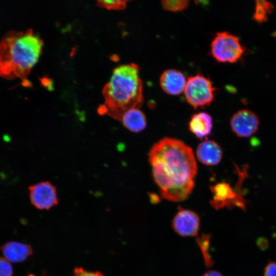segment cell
Returning <instances> with one entry per match:
<instances>
[{
    "label": "cell",
    "instance_id": "cell-20",
    "mask_svg": "<svg viewBox=\"0 0 276 276\" xmlns=\"http://www.w3.org/2000/svg\"><path fill=\"white\" fill-rule=\"evenodd\" d=\"M74 276H104L101 272L88 271L80 267L74 269Z\"/></svg>",
    "mask_w": 276,
    "mask_h": 276
},
{
    "label": "cell",
    "instance_id": "cell-18",
    "mask_svg": "<svg viewBox=\"0 0 276 276\" xmlns=\"http://www.w3.org/2000/svg\"><path fill=\"white\" fill-rule=\"evenodd\" d=\"M127 1H98L97 5L102 8L109 10H120L126 8Z\"/></svg>",
    "mask_w": 276,
    "mask_h": 276
},
{
    "label": "cell",
    "instance_id": "cell-4",
    "mask_svg": "<svg viewBox=\"0 0 276 276\" xmlns=\"http://www.w3.org/2000/svg\"><path fill=\"white\" fill-rule=\"evenodd\" d=\"M244 51L239 39L228 32H218L211 43L212 55L219 62H235Z\"/></svg>",
    "mask_w": 276,
    "mask_h": 276
},
{
    "label": "cell",
    "instance_id": "cell-9",
    "mask_svg": "<svg viewBox=\"0 0 276 276\" xmlns=\"http://www.w3.org/2000/svg\"><path fill=\"white\" fill-rule=\"evenodd\" d=\"M200 220L194 212L179 208L172 221V227L178 235L183 237L194 236L198 233Z\"/></svg>",
    "mask_w": 276,
    "mask_h": 276
},
{
    "label": "cell",
    "instance_id": "cell-15",
    "mask_svg": "<svg viewBox=\"0 0 276 276\" xmlns=\"http://www.w3.org/2000/svg\"><path fill=\"white\" fill-rule=\"evenodd\" d=\"M273 7L271 3L266 1H256L255 12L253 18L257 21L261 22L268 19Z\"/></svg>",
    "mask_w": 276,
    "mask_h": 276
},
{
    "label": "cell",
    "instance_id": "cell-11",
    "mask_svg": "<svg viewBox=\"0 0 276 276\" xmlns=\"http://www.w3.org/2000/svg\"><path fill=\"white\" fill-rule=\"evenodd\" d=\"M196 157L201 163L208 166L217 165L222 157V150L215 141L205 140L199 144L196 151Z\"/></svg>",
    "mask_w": 276,
    "mask_h": 276
},
{
    "label": "cell",
    "instance_id": "cell-21",
    "mask_svg": "<svg viewBox=\"0 0 276 276\" xmlns=\"http://www.w3.org/2000/svg\"><path fill=\"white\" fill-rule=\"evenodd\" d=\"M264 276H276V262H268L264 268Z\"/></svg>",
    "mask_w": 276,
    "mask_h": 276
},
{
    "label": "cell",
    "instance_id": "cell-23",
    "mask_svg": "<svg viewBox=\"0 0 276 276\" xmlns=\"http://www.w3.org/2000/svg\"><path fill=\"white\" fill-rule=\"evenodd\" d=\"M202 276H223L221 273L215 270H209Z\"/></svg>",
    "mask_w": 276,
    "mask_h": 276
},
{
    "label": "cell",
    "instance_id": "cell-16",
    "mask_svg": "<svg viewBox=\"0 0 276 276\" xmlns=\"http://www.w3.org/2000/svg\"><path fill=\"white\" fill-rule=\"evenodd\" d=\"M210 240V235L206 234H202L201 237L197 239V242L201 250L204 263L207 267L211 266L213 263L209 252Z\"/></svg>",
    "mask_w": 276,
    "mask_h": 276
},
{
    "label": "cell",
    "instance_id": "cell-6",
    "mask_svg": "<svg viewBox=\"0 0 276 276\" xmlns=\"http://www.w3.org/2000/svg\"><path fill=\"white\" fill-rule=\"evenodd\" d=\"M31 203L39 210H49L58 203L56 189L49 181H42L30 186Z\"/></svg>",
    "mask_w": 276,
    "mask_h": 276
},
{
    "label": "cell",
    "instance_id": "cell-5",
    "mask_svg": "<svg viewBox=\"0 0 276 276\" xmlns=\"http://www.w3.org/2000/svg\"><path fill=\"white\" fill-rule=\"evenodd\" d=\"M215 90L209 78L198 74L187 79L184 94L187 102L196 109L209 105Z\"/></svg>",
    "mask_w": 276,
    "mask_h": 276
},
{
    "label": "cell",
    "instance_id": "cell-19",
    "mask_svg": "<svg viewBox=\"0 0 276 276\" xmlns=\"http://www.w3.org/2000/svg\"><path fill=\"white\" fill-rule=\"evenodd\" d=\"M13 268L9 261L0 257V276H12Z\"/></svg>",
    "mask_w": 276,
    "mask_h": 276
},
{
    "label": "cell",
    "instance_id": "cell-8",
    "mask_svg": "<svg viewBox=\"0 0 276 276\" xmlns=\"http://www.w3.org/2000/svg\"><path fill=\"white\" fill-rule=\"evenodd\" d=\"M259 120L257 115L248 109L236 112L231 120L233 131L238 136L247 137L254 134L258 129Z\"/></svg>",
    "mask_w": 276,
    "mask_h": 276
},
{
    "label": "cell",
    "instance_id": "cell-13",
    "mask_svg": "<svg viewBox=\"0 0 276 276\" xmlns=\"http://www.w3.org/2000/svg\"><path fill=\"white\" fill-rule=\"evenodd\" d=\"M212 118L206 112H201L193 115L189 122V129L198 138L209 136L212 131Z\"/></svg>",
    "mask_w": 276,
    "mask_h": 276
},
{
    "label": "cell",
    "instance_id": "cell-12",
    "mask_svg": "<svg viewBox=\"0 0 276 276\" xmlns=\"http://www.w3.org/2000/svg\"><path fill=\"white\" fill-rule=\"evenodd\" d=\"M1 249L5 259L14 263L25 261L33 252L30 245L15 241L5 243Z\"/></svg>",
    "mask_w": 276,
    "mask_h": 276
},
{
    "label": "cell",
    "instance_id": "cell-14",
    "mask_svg": "<svg viewBox=\"0 0 276 276\" xmlns=\"http://www.w3.org/2000/svg\"><path fill=\"white\" fill-rule=\"evenodd\" d=\"M120 121L129 130L138 132L146 126V119L144 113L139 108H133L125 112Z\"/></svg>",
    "mask_w": 276,
    "mask_h": 276
},
{
    "label": "cell",
    "instance_id": "cell-24",
    "mask_svg": "<svg viewBox=\"0 0 276 276\" xmlns=\"http://www.w3.org/2000/svg\"><path fill=\"white\" fill-rule=\"evenodd\" d=\"M41 276H44V275H41Z\"/></svg>",
    "mask_w": 276,
    "mask_h": 276
},
{
    "label": "cell",
    "instance_id": "cell-1",
    "mask_svg": "<svg viewBox=\"0 0 276 276\" xmlns=\"http://www.w3.org/2000/svg\"><path fill=\"white\" fill-rule=\"evenodd\" d=\"M149 161L163 198L179 202L189 196L197 172L191 147L180 140L166 137L151 147Z\"/></svg>",
    "mask_w": 276,
    "mask_h": 276
},
{
    "label": "cell",
    "instance_id": "cell-2",
    "mask_svg": "<svg viewBox=\"0 0 276 276\" xmlns=\"http://www.w3.org/2000/svg\"><path fill=\"white\" fill-rule=\"evenodd\" d=\"M43 41L32 29L10 31L0 41V76L7 79L27 78L38 61Z\"/></svg>",
    "mask_w": 276,
    "mask_h": 276
},
{
    "label": "cell",
    "instance_id": "cell-22",
    "mask_svg": "<svg viewBox=\"0 0 276 276\" xmlns=\"http://www.w3.org/2000/svg\"><path fill=\"white\" fill-rule=\"evenodd\" d=\"M257 245L261 249H265L268 246V241L264 238H260L257 241Z\"/></svg>",
    "mask_w": 276,
    "mask_h": 276
},
{
    "label": "cell",
    "instance_id": "cell-3",
    "mask_svg": "<svg viewBox=\"0 0 276 276\" xmlns=\"http://www.w3.org/2000/svg\"><path fill=\"white\" fill-rule=\"evenodd\" d=\"M139 72L138 65L133 63L120 65L113 70L103 89L104 103L99 108L100 113L120 121L127 111L140 109L144 98Z\"/></svg>",
    "mask_w": 276,
    "mask_h": 276
},
{
    "label": "cell",
    "instance_id": "cell-7",
    "mask_svg": "<svg viewBox=\"0 0 276 276\" xmlns=\"http://www.w3.org/2000/svg\"><path fill=\"white\" fill-rule=\"evenodd\" d=\"M213 195L211 204L215 209H220L224 207L228 209L234 206L240 207L245 210V203L242 197L233 191L229 185L221 182L211 187Z\"/></svg>",
    "mask_w": 276,
    "mask_h": 276
},
{
    "label": "cell",
    "instance_id": "cell-17",
    "mask_svg": "<svg viewBox=\"0 0 276 276\" xmlns=\"http://www.w3.org/2000/svg\"><path fill=\"white\" fill-rule=\"evenodd\" d=\"M189 1H162L161 4L163 8L167 11L171 12L180 11L185 9L189 5Z\"/></svg>",
    "mask_w": 276,
    "mask_h": 276
},
{
    "label": "cell",
    "instance_id": "cell-10",
    "mask_svg": "<svg viewBox=\"0 0 276 276\" xmlns=\"http://www.w3.org/2000/svg\"><path fill=\"white\" fill-rule=\"evenodd\" d=\"M187 80L182 73L175 69L165 71L160 77V85L163 90L171 95L184 92Z\"/></svg>",
    "mask_w": 276,
    "mask_h": 276
}]
</instances>
